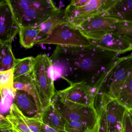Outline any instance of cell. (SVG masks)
<instances>
[{"label":"cell","instance_id":"6da1fadb","mask_svg":"<svg viewBox=\"0 0 132 132\" xmlns=\"http://www.w3.org/2000/svg\"><path fill=\"white\" fill-rule=\"evenodd\" d=\"M115 53L94 45L85 46H57L51 57L53 71L70 83L91 81L97 87L118 57Z\"/></svg>","mask_w":132,"mask_h":132},{"label":"cell","instance_id":"7a4b0ae2","mask_svg":"<svg viewBox=\"0 0 132 132\" xmlns=\"http://www.w3.org/2000/svg\"><path fill=\"white\" fill-rule=\"evenodd\" d=\"M9 1L20 28L41 25L59 8L51 0Z\"/></svg>","mask_w":132,"mask_h":132},{"label":"cell","instance_id":"3957f363","mask_svg":"<svg viewBox=\"0 0 132 132\" xmlns=\"http://www.w3.org/2000/svg\"><path fill=\"white\" fill-rule=\"evenodd\" d=\"M132 73V54L117 58L98 86L99 91L103 90L102 93L111 99H117Z\"/></svg>","mask_w":132,"mask_h":132},{"label":"cell","instance_id":"277c9868","mask_svg":"<svg viewBox=\"0 0 132 132\" xmlns=\"http://www.w3.org/2000/svg\"><path fill=\"white\" fill-rule=\"evenodd\" d=\"M32 75L40 95L49 105L56 91L52 63L46 54H39L34 58Z\"/></svg>","mask_w":132,"mask_h":132},{"label":"cell","instance_id":"5b68a950","mask_svg":"<svg viewBox=\"0 0 132 132\" xmlns=\"http://www.w3.org/2000/svg\"><path fill=\"white\" fill-rule=\"evenodd\" d=\"M52 102L67 120L80 122L92 128L96 126L98 112L95 106L71 102L60 97L56 92Z\"/></svg>","mask_w":132,"mask_h":132},{"label":"cell","instance_id":"8992f818","mask_svg":"<svg viewBox=\"0 0 132 132\" xmlns=\"http://www.w3.org/2000/svg\"><path fill=\"white\" fill-rule=\"evenodd\" d=\"M42 44L76 47L88 46L90 45L91 43L77 27L65 22L56 26L46 38L36 43V45Z\"/></svg>","mask_w":132,"mask_h":132},{"label":"cell","instance_id":"52a82bcc","mask_svg":"<svg viewBox=\"0 0 132 132\" xmlns=\"http://www.w3.org/2000/svg\"><path fill=\"white\" fill-rule=\"evenodd\" d=\"M118 0H88L87 3L80 6L69 4L65 9L67 22L72 26H78L92 17L108 11Z\"/></svg>","mask_w":132,"mask_h":132},{"label":"cell","instance_id":"ba28073f","mask_svg":"<svg viewBox=\"0 0 132 132\" xmlns=\"http://www.w3.org/2000/svg\"><path fill=\"white\" fill-rule=\"evenodd\" d=\"M121 21L109 11L92 17L77 28L89 40H97L111 32L116 24Z\"/></svg>","mask_w":132,"mask_h":132},{"label":"cell","instance_id":"9c48e42d","mask_svg":"<svg viewBox=\"0 0 132 132\" xmlns=\"http://www.w3.org/2000/svg\"><path fill=\"white\" fill-rule=\"evenodd\" d=\"M56 92L60 97L71 102L95 106V100L98 90L97 87H92L82 82L71 84L65 89Z\"/></svg>","mask_w":132,"mask_h":132},{"label":"cell","instance_id":"30bf717a","mask_svg":"<svg viewBox=\"0 0 132 132\" xmlns=\"http://www.w3.org/2000/svg\"><path fill=\"white\" fill-rule=\"evenodd\" d=\"M19 29L9 1H0V43H12Z\"/></svg>","mask_w":132,"mask_h":132},{"label":"cell","instance_id":"8fae6325","mask_svg":"<svg viewBox=\"0 0 132 132\" xmlns=\"http://www.w3.org/2000/svg\"><path fill=\"white\" fill-rule=\"evenodd\" d=\"M101 101L104 104L109 132H119L122 128V119L127 109L117 100L110 98L102 93Z\"/></svg>","mask_w":132,"mask_h":132},{"label":"cell","instance_id":"7c38bea8","mask_svg":"<svg viewBox=\"0 0 132 132\" xmlns=\"http://www.w3.org/2000/svg\"><path fill=\"white\" fill-rule=\"evenodd\" d=\"M92 45L118 55L132 50V46L126 41L112 32L97 40H90Z\"/></svg>","mask_w":132,"mask_h":132},{"label":"cell","instance_id":"4fadbf2b","mask_svg":"<svg viewBox=\"0 0 132 132\" xmlns=\"http://www.w3.org/2000/svg\"><path fill=\"white\" fill-rule=\"evenodd\" d=\"M13 87L15 91H26L33 97L42 116L44 110L48 105L40 95L33 80L32 73L14 79Z\"/></svg>","mask_w":132,"mask_h":132},{"label":"cell","instance_id":"5bb4252c","mask_svg":"<svg viewBox=\"0 0 132 132\" xmlns=\"http://www.w3.org/2000/svg\"><path fill=\"white\" fill-rule=\"evenodd\" d=\"M15 91L14 103L22 114L27 117L41 119L42 115L33 97L26 91Z\"/></svg>","mask_w":132,"mask_h":132},{"label":"cell","instance_id":"9a60e30c","mask_svg":"<svg viewBox=\"0 0 132 132\" xmlns=\"http://www.w3.org/2000/svg\"><path fill=\"white\" fill-rule=\"evenodd\" d=\"M41 119L45 125L56 130L65 132L67 119L52 102L44 110Z\"/></svg>","mask_w":132,"mask_h":132},{"label":"cell","instance_id":"2e32d148","mask_svg":"<svg viewBox=\"0 0 132 132\" xmlns=\"http://www.w3.org/2000/svg\"><path fill=\"white\" fill-rule=\"evenodd\" d=\"M65 22H67V21L65 9L58 8L48 19L40 25L42 31L37 42L46 38L56 26Z\"/></svg>","mask_w":132,"mask_h":132},{"label":"cell","instance_id":"e0dca14e","mask_svg":"<svg viewBox=\"0 0 132 132\" xmlns=\"http://www.w3.org/2000/svg\"><path fill=\"white\" fill-rule=\"evenodd\" d=\"M41 31L40 25L20 27L19 32L20 44L26 49L32 48L38 40Z\"/></svg>","mask_w":132,"mask_h":132},{"label":"cell","instance_id":"ac0fdd59","mask_svg":"<svg viewBox=\"0 0 132 132\" xmlns=\"http://www.w3.org/2000/svg\"><path fill=\"white\" fill-rule=\"evenodd\" d=\"M16 59L12 52L11 43H0V71L13 69Z\"/></svg>","mask_w":132,"mask_h":132},{"label":"cell","instance_id":"d6986e66","mask_svg":"<svg viewBox=\"0 0 132 132\" xmlns=\"http://www.w3.org/2000/svg\"><path fill=\"white\" fill-rule=\"evenodd\" d=\"M109 11L122 21H132V0H118Z\"/></svg>","mask_w":132,"mask_h":132},{"label":"cell","instance_id":"ffe728a7","mask_svg":"<svg viewBox=\"0 0 132 132\" xmlns=\"http://www.w3.org/2000/svg\"><path fill=\"white\" fill-rule=\"evenodd\" d=\"M33 57L16 59L13 68L14 79L31 73L34 64Z\"/></svg>","mask_w":132,"mask_h":132},{"label":"cell","instance_id":"44dd1931","mask_svg":"<svg viewBox=\"0 0 132 132\" xmlns=\"http://www.w3.org/2000/svg\"><path fill=\"white\" fill-rule=\"evenodd\" d=\"M116 100L127 110H132V73L126 80Z\"/></svg>","mask_w":132,"mask_h":132},{"label":"cell","instance_id":"7402d4cb","mask_svg":"<svg viewBox=\"0 0 132 132\" xmlns=\"http://www.w3.org/2000/svg\"><path fill=\"white\" fill-rule=\"evenodd\" d=\"M111 32L121 37L132 46V21H120Z\"/></svg>","mask_w":132,"mask_h":132},{"label":"cell","instance_id":"603a6c76","mask_svg":"<svg viewBox=\"0 0 132 132\" xmlns=\"http://www.w3.org/2000/svg\"><path fill=\"white\" fill-rule=\"evenodd\" d=\"M97 112L98 120L96 132H109L105 106L102 101Z\"/></svg>","mask_w":132,"mask_h":132},{"label":"cell","instance_id":"cb8c5ba5","mask_svg":"<svg viewBox=\"0 0 132 132\" xmlns=\"http://www.w3.org/2000/svg\"><path fill=\"white\" fill-rule=\"evenodd\" d=\"M86 124L77 121L67 120L65 132H89L94 128Z\"/></svg>","mask_w":132,"mask_h":132},{"label":"cell","instance_id":"d4e9b609","mask_svg":"<svg viewBox=\"0 0 132 132\" xmlns=\"http://www.w3.org/2000/svg\"><path fill=\"white\" fill-rule=\"evenodd\" d=\"M14 82L13 69L0 71V89L13 88Z\"/></svg>","mask_w":132,"mask_h":132},{"label":"cell","instance_id":"484cf974","mask_svg":"<svg viewBox=\"0 0 132 132\" xmlns=\"http://www.w3.org/2000/svg\"><path fill=\"white\" fill-rule=\"evenodd\" d=\"M24 119L31 132H39L42 127V122L41 119L37 118H30L24 115Z\"/></svg>","mask_w":132,"mask_h":132},{"label":"cell","instance_id":"4316f807","mask_svg":"<svg viewBox=\"0 0 132 132\" xmlns=\"http://www.w3.org/2000/svg\"><path fill=\"white\" fill-rule=\"evenodd\" d=\"M124 132H132V118L128 110L125 112L122 121Z\"/></svg>","mask_w":132,"mask_h":132},{"label":"cell","instance_id":"83f0119b","mask_svg":"<svg viewBox=\"0 0 132 132\" xmlns=\"http://www.w3.org/2000/svg\"><path fill=\"white\" fill-rule=\"evenodd\" d=\"M12 126L6 117L0 115V129H6L12 131Z\"/></svg>","mask_w":132,"mask_h":132},{"label":"cell","instance_id":"f1b7e54d","mask_svg":"<svg viewBox=\"0 0 132 132\" xmlns=\"http://www.w3.org/2000/svg\"><path fill=\"white\" fill-rule=\"evenodd\" d=\"M39 132H65L56 130L45 125L42 122V127Z\"/></svg>","mask_w":132,"mask_h":132},{"label":"cell","instance_id":"f546056e","mask_svg":"<svg viewBox=\"0 0 132 132\" xmlns=\"http://www.w3.org/2000/svg\"><path fill=\"white\" fill-rule=\"evenodd\" d=\"M0 115H3V116L5 117L4 114V112H3V109H2L1 97V94H0Z\"/></svg>","mask_w":132,"mask_h":132},{"label":"cell","instance_id":"4dcf8cb0","mask_svg":"<svg viewBox=\"0 0 132 132\" xmlns=\"http://www.w3.org/2000/svg\"><path fill=\"white\" fill-rule=\"evenodd\" d=\"M0 132H12L11 130H6V129H0Z\"/></svg>","mask_w":132,"mask_h":132},{"label":"cell","instance_id":"1f68e13d","mask_svg":"<svg viewBox=\"0 0 132 132\" xmlns=\"http://www.w3.org/2000/svg\"><path fill=\"white\" fill-rule=\"evenodd\" d=\"M96 128H97V124H96V126L94 127V128L92 129L91 130V131H90L89 132H96V129H97Z\"/></svg>","mask_w":132,"mask_h":132},{"label":"cell","instance_id":"d6a6232c","mask_svg":"<svg viewBox=\"0 0 132 132\" xmlns=\"http://www.w3.org/2000/svg\"><path fill=\"white\" fill-rule=\"evenodd\" d=\"M128 111L129 112L130 115H131V116L132 117V110H128Z\"/></svg>","mask_w":132,"mask_h":132},{"label":"cell","instance_id":"836d02e7","mask_svg":"<svg viewBox=\"0 0 132 132\" xmlns=\"http://www.w3.org/2000/svg\"><path fill=\"white\" fill-rule=\"evenodd\" d=\"M119 132H123V129H122V125L121 128V129H120V131H119Z\"/></svg>","mask_w":132,"mask_h":132},{"label":"cell","instance_id":"e575fe53","mask_svg":"<svg viewBox=\"0 0 132 132\" xmlns=\"http://www.w3.org/2000/svg\"></svg>","mask_w":132,"mask_h":132}]
</instances>
